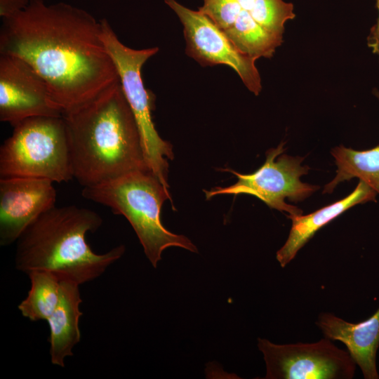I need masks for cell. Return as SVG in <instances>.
I'll return each mask as SVG.
<instances>
[{
  "label": "cell",
  "instance_id": "6da1fadb",
  "mask_svg": "<svg viewBox=\"0 0 379 379\" xmlns=\"http://www.w3.org/2000/svg\"><path fill=\"white\" fill-rule=\"evenodd\" d=\"M2 20L0 54L27 62L63 113L119 80L102 39L100 20L86 11L64 2L29 0L25 9Z\"/></svg>",
  "mask_w": 379,
  "mask_h": 379
},
{
  "label": "cell",
  "instance_id": "7a4b0ae2",
  "mask_svg": "<svg viewBox=\"0 0 379 379\" xmlns=\"http://www.w3.org/2000/svg\"><path fill=\"white\" fill-rule=\"evenodd\" d=\"M62 117L74 178L84 187L133 171H150L119 80Z\"/></svg>",
  "mask_w": 379,
  "mask_h": 379
},
{
  "label": "cell",
  "instance_id": "3957f363",
  "mask_svg": "<svg viewBox=\"0 0 379 379\" xmlns=\"http://www.w3.org/2000/svg\"><path fill=\"white\" fill-rule=\"evenodd\" d=\"M102 223L92 210L70 205L55 206L36 219L17 240L16 270L28 274L34 270L55 274L60 281L83 284L102 275L125 252L123 245L107 253H95L86 234Z\"/></svg>",
  "mask_w": 379,
  "mask_h": 379
},
{
  "label": "cell",
  "instance_id": "277c9868",
  "mask_svg": "<svg viewBox=\"0 0 379 379\" xmlns=\"http://www.w3.org/2000/svg\"><path fill=\"white\" fill-rule=\"evenodd\" d=\"M81 194L109 207L114 213L128 220L154 267H157L162 252L168 247L198 252L187 237L164 227L161 207L171 197L168 188L150 171H135L96 185L84 187Z\"/></svg>",
  "mask_w": 379,
  "mask_h": 379
},
{
  "label": "cell",
  "instance_id": "5b68a950",
  "mask_svg": "<svg viewBox=\"0 0 379 379\" xmlns=\"http://www.w3.org/2000/svg\"><path fill=\"white\" fill-rule=\"evenodd\" d=\"M33 178L52 182L74 178L68 134L61 117L25 119L0 148V178Z\"/></svg>",
  "mask_w": 379,
  "mask_h": 379
},
{
  "label": "cell",
  "instance_id": "8992f818",
  "mask_svg": "<svg viewBox=\"0 0 379 379\" xmlns=\"http://www.w3.org/2000/svg\"><path fill=\"white\" fill-rule=\"evenodd\" d=\"M102 39L116 67L125 98L135 117L142 147L149 170L167 188L168 163L173 159L172 145L163 140L155 128L152 112L154 97L145 88L141 69L155 55L158 47L133 49L121 42L106 19L100 20Z\"/></svg>",
  "mask_w": 379,
  "mask_h": 379
},
{
  "label": "cell",
  "instance_id": "52a82bcc",
  "mask_svg": "<svg viewBox=\"0 0 379 379\" xmlns=\"http://www.w3.org/2000/svg\"><path fill=\"white\" fill-rule=\"evenodd\" d=\"M284 142L266 152V160L257 171L250 174H242L231 169L237 177V182L225 187H217L204 190L206 199L221 194H246L254 196L270 208L287 212L288 215H299L302 211L285 201H302L319 187L302 182L300 178L308 173L310 168L302 166L304 158L282 154Z\"/></svg>",
  "mask_w": 379,
  "mask_h": 379
},
{
  "label": "cell",
  "instance_id": "ba28073f",
  "mask_svg": "<svg viewBox=\"0 0 379 379\" xmlns=\"http://www.w3.org/2000/svg\"><path fill=\"white\" fill-rule=\"evenodd\" d=\"M267 379H351L356 363L348 352L330 339L317 343L279 345L258 338Z\"/></svg>",
  "mask_w": 379,
  "mask_h": 379
},
{
  "label": "cell",
  "instance_id": "9c48e42d",
  "mask_svg": "<svg viewBox=\"0 0 379 379\" xmlns=\"http://www.w3.org/2000/svg\"><path fill=\"white\" fill-rule=\"evenodd\" d=\"M182 26L187 54L203 66L225 65L232 68L246 87L255 95L262 89L255 60L239 50L226 34L199 10L175 0H164Z\"/></svg>",
  "mask_w": 379,
  "mask_h": 379
},
{
  "label": "cell",
  "instance_id": "30bf717a",
  "mask_svg": "<svg viewBox=\"0 0 379 379\" xmlns=\"http://www.w3.org/2000/svg\"><path fill=\"white\" fill-rule=\"evenodd\" d=\"M55 102L40 75L25 60L0 54V121L13 127L38 117H61Z\"/></svg>",
  "mask_w": 379,
  "mask_h": 379
},
{
  "label": "cell",
  "instance_id": "8fae6325",
  "mask_svg": "<svg viewBox=\"0 0 379 379\" xmlns=\"http://www.w3.org/2000/svg\"><path fill=\"white\" fill-rule=\"evenodd\" d=\"M53 182L33 178H0V245L16 242L41 215L55 206Z\"/></svg>",
  "mask_w": 379,
  "mask_h": 379
},
{
  "label": "cell",
  "instance_id": "7c38bea8",
  "mask_svg": "<svg viewBox=\"0 0 379 379\" xmlns=\"http://www.w3.org/2000/svg\"><path fill=\"white\" fill-rule=\"evenodd\" d=\"M317 325L324 336L345 345L366 379H378L376 354L379 347V308L368 319L354 324L331 313L319 315Z\"/></svg>",
  "mask_w": 379,
  "mask_h": 379
},
{
  "label": "cell",
  "instance_id": "4fadbf2b",
  "mask_svg": "<svg viewBox=\"0 0 379 379\" xmlns=\"http://www.w3.org/2000/svg\"><path fill=\"white\" fill-rule=\"evenodd\" d=\"M376 195L373 188L359 180L354 191L339 201L308 215H287L292 225L287 240L277 252V260L280 265L286 267L321 227L357 204L375 201Z\"/></svg>",
  "mask_w": 379,
  "mask_h": 379
},
{
  "label": "cell",
  "instance_id": "5bb4252c",
  "mask_svg": "<svg viewBox=\"0 0 379 379\" xmlns=\"http://www.w3.org/2000/svg\"><path fill=\"white\" fill-rule=\"evenodd\" d=\"M78 284L61 281L57 307L47 320L50 328L51 361L53 365L65 366V360L73 355L72 350L81 339L79 326L82 302Z\"/></svg>",
  "mask_w": 379,
  "mask_h": 379
},
{
  "label": "cell",
  "instance_id": "9a60e30c",
  "mask_svg": "<svg viewBox=\"0 0 379 379\" xmlns=\"http://www.w3.org/2000/svg\"><path fill=\"white\" fill-rule=\"evenodd\" d=\"M375 95L379 99V92ZM331 154L338 167L336 175L324 187L323 193H331L340 182L358 178L379 194V145L364 151L340 145L333 148Z\"/></svg>",
  "mask_w": 379,
  "mask_h": 379
},
{
  "label": "cell",
  "instance_id": "2e32d148",
  "mask_svg": "<svg viewBox=\"0 0 379 379\" xmlns=\"http://www.w3.org/2000/svg\"><path fill=\"white\" fill-rule=\"evenodd\" d=\"M224 32L239 50L255 60L272 58L282 43V38L267 32L244 9L234 25Z\"/></svg>",
  "mask_w": 379,
  "mask_h": 379
},
{
  "label": "cell",
  "instance_id": "e0dca14e",
  "mask_svg": "<svg viewBox=\"0 0 379 379\" xmlns=\"http://www.w3.org/2000/svg\"><path fill=\"white\" fill-rule=\"evenodd\" d=\"M27 275L30 289L18 305V310L32 321H47L58 306L60 281L55 274L45 270H34Z\"/></svg>",
  "mask_w": 379,
  "mask_h": 379
},
{
  "label": "cell",
  "instance_id": "ac0fdd59",
  "mask_svg": "<svg viewBox=\"0 0 379 379\" xmlns=\"http://www.w3.org/2000/svg\"><path fill=\"white\" fill-rule=\"evenodd\" d=\"M249 13L265 29L282 39L286 22L295 17L293 4L284 0H255Z\"/></svg>",
  "mask_w": 379,
  "mask_h": 379
},
{
  "label": "cell",
  "instance_id": "d6986e66",
  "mask_svg": "<svg viewBox=\"0 0 379 379\" xmlns=\"http://www.w3.org/2000/svg\"><path fill=\"white\" fill-rule=\"evenodd\" d=\"M198 10L208 16L223 32L235 22L242 10L237 0H202Z\"/></svg>",
  "mask_w": 379,
  "mask_h": 379
},
{
  "label": "cell",
  "instance_id": "ffe728a7",
  "mask_svg": "<svg viewBox=\"0 0 379 379\" xmlns=\"http://www.w3.org/2000/svg\"><path fill=\"white\" fill-rule=\"evenodd\" d=\"M29 0H0V16L2 19L10 18L25 9Z\"/></svg>",
  "mask_w": 379,
  "mask_h": 379
},
{
  "label": "cell",
  "instance_id": "44dd1931",
  "mask_svg": "<svg viewBox=\"0 0 379 379\" xmlns=\"http://www.w3.org/2000/svg\"><path fill=\"white\" fill-rule=\"evenodd\" d=\"M376 7L378 10V17L375 25L370 29L367 37V44L373 53L376 54L379 58V0H376Z\"/></svg>",
  "mask_w": 379,
  "mask_h": 379
},
{
  "label": "cell",
  "instance_id": "7402d4cb",
  "mask_svg": "<svg viewBox=\"0 0 379 379\" xmlns=\"http://www.w3.org/2000/svg\"><path fill=\"white\" fill-rule=\"evenodd\" d=\"M237 1L242 9L249 11L251 9L255 0H237Z\"/></svg>",
  "mask_w": 379,
  "mask_h": 379
}]
</instances>
